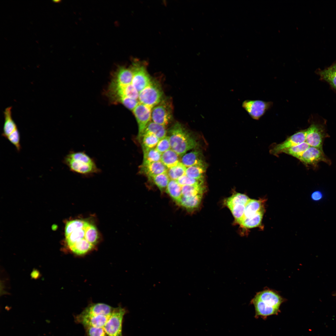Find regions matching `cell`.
I'll return each mask as SVG.
<instances>
[{
	"instance_id": "obj_29",
	"label": "cell",
	"mask_w": 336,
	"mask_h": 336,
	"mask_svg": "<svg viewBox=\"0 0 336 336\" xmlns=\"http://www.w3.org/2000/svg\"><path fill=\"white\" fill-rule=\"evenodd\" d=\"M206 164L198 165L187 167L185 175L197 180H203V175L206 168Z\"/></svg>"
},
{
	"instance_id": "obj_30",
	"label": "cell",
	"mask_w": 336,
	"mask_h": 336,
	"mask_svg": "<svg viewBox=\"0 0 336 336\" xmlns=\"http://www.w3.org/2000/svg\"><path fill=\"white\" fill-rule=\"evenodd\" d=\"M250 199L246 195L240 193H236L225 199L224 204L228 208L238 204L245 205Z\"/></svg>"
},
{
	"instance_id": "obj_31",
	"label": "cell",
	"mask_w": 336,
	"mask_h": 336,
	"mask_svg": "<svg viewBox=\"0 0 336 336\" xmlns=\"http://www.w3.org/2000/svg\"><path fill=\"white\" fill-rule=\"evenodd\" d=\"M143 154L142 163H148L161 161V154L156 148L142 149Z\"/></svg>"
},
{
	"instance_id": "obj_40",
	"label": "cell",
	"mask_w": 336,
	"mask_h": 336,
	"mask_svg": "<svg viewBox=\"0 0 336 336\" xmlns=\"http://www.w3.org/2000/svg\"><path fill=\"white\" fill-rule=\"evenodd\" d=\"M176 181L181 186L204 184L203 180L193 179L188 177L185 175L179 178Z\"/></svg>"
},
{
	"instance_id": "obj_7",
	"label": "cell",
	"mask_w": 336,
	"mask_h": 336,
	"mask_svg": "<svg viewBox=\"0 0 336 336\" xmlns=\"http://www.w3.org/2000/svg\"><path fill=\"white\" fill-rule=\"evenodd\" d=\"M326 137L324 127L320 124L314 123L306 129V142L310 147L322 150L323 140Z\"/></svg>"
},
{
	"instance_id": "obj_45",
	"label": "cell",
	"mask_w": 336,
	"mask_h": 336,
	"mask_svg": "<svg viewBox=\"0 0 336 336\" xmlns=\"http://www.w3.org/2000/svg\"><path fill=\"white\" fill-rule=\"evenodd\" d=\"M323 194L321 192L319 191H314L311 195V198L314 201H317L322 198Z\"/></svg>"
},
{
	"instance_id": "obj_41",
	"label": "cell",
	"mask_w": 336,
	"mask_h": 336,
	"mask_svg": "<svg viewBox=\"0 0 336 336\" xmlns=\"http://www.w3.org/2000/svg\"><path fill=\"white\" fill-rule=\"evenodd\" d=\"M6 138L14 145L18 152L20 151L21 149L20 135L18 128L9 135Z\"/></svg>"
},
{
	"instance_id": "obj_24",
	"label": "cell",
	"mask_w": 336,
	"mask_h": 336,
	"mask_svg": "<svg viewBox=\"0 0 336 336\" xmlns=\"http://www.w3.org/2000/svg\"><path fill=\"white\" fill-rule=\"evenodd\" d=\"M167 133L165 126L151 121L147 125L142 135L151 133L156 136L160 140L167 136Z\"/></svg>"
},
{
	"instance_id": "obj_37",
	"label": "cell",
	"mask_w": 336,
	"mask_h": 336,
	"mask_svg": "<svg viewBox=\"0 0 336 336\" xmlns=\"http://www.w3.org/2000/svg\"><path fill=\"white\" fill-rule=\"evenodd\" d=\"M85 238L89 243L95 246L98 239V233L96 227L88 223L85 229Z\"/></svg>"
},
{
	"instance_id": "obj_13",
	"label": "cell",
	"mask_w": 336,
	"mask_h": 336,
	"mask_svg": "<svg viewBox=\"0 0 336 336\" xmlns=\"http://www.w3.org/2000/svg\"><path fill=\"white\" fill-rule=\"evenodd\" d=\"M133 78L132 71L130 68L119 66L114 72L110 85L124 86L131 84Z\"/></svg>"
},
{
	"instance_id": "obj_34",
	"label": "cell",
	"mask_w": 336,
	"mask_h": 336,
	"mask_svg": "<svg viewBox=\"0 0 336 336\" xmlns=\"http://www.w3.org/2000/svg\"><path fill=\"white\" fill-rule=\"evenodd\" d=\"M310 147L305 141L284 151L282 152L299 159L305 152Z\"/></svg>"
},
{
	"instance_id": "obj_10",
	"label": "cell",
	"mask_w": 336,
	"mask_h": 336,
	"mask_svg": "<svg viewBox=\"0 0 336 336\" xmlns=\"http://www.w3.org/2000/svg\"><path fill=\"white\" fill-rule=\"evenodd\" d=\"M299 160L306 165L315 166H316L321 161L330 164V161L325 156L323 150L310 146L305 152Z\"/></svg>"
},
{
	"instance_id": "obj_12",
	"label": "cell",
	"mask_w": 336,
	"mask_h": 336,
	"mask_svg": "<svg viewBox=\"0 0 336 336\" xmlns=\"http://www.w3.org/2000/svg\"><path fill=\"white\" fill-rule=\"evenodd\" d=\"M111 314L93 315H83L80 313L75 316V321L77 324H82L84 327L91 326L102 328L105 325Z\"/></svg>"
},
{
	"instance_id": "obj_32",
	"label": "cell",
	"mask_w": 336,
	"mask_h": 336,
	"mask_svg": "<svg viewBox=\"0 0 336 336\" xmlns=\"http://www.w3.org/2000/svg\"><path fill=\"white\" fill-rule=\"evenodd\" d=\"M88 223L84 228L76 230L65 236L68 247L77 241L85 238V229Z\"/></svg>"
},
{
	"instance_id": "obj_20",
	"label": "cell",
	"mask_w": 336,
	"mask_h": 336,
	"mask_svg": "<svg viewBox=\"0 0 336 336\" xmlns=\"http://www.w3.org/2000/svg\"><path fill=\"white\" fill-rule=\"evenodd\" d=\"M12 109L11 106L8 107L4 112V121L2 135L6 138L18 128L12 117Z\"/></svg>"
},
{
	"instance_id": "obj_16",
	"label": "cell",
	"mask_w": 336,
	"mask_h": 336,
	"mask_svg": "<svg viewBox=\"0 0 336 336\" xmlns=\"http://www.w3.org/2000/svg\"><path fill=\"white\" fill-rule=\"evenodd\" d=\"M254 304L256 316L266 317L276 315L279 309L271 306L255 297L251 301Z\"/></svg>"
},
{
	"instance_id": "obj_14",
	"label": "cell",
	"mask_w": 336,
	"mask_h": 336,
	"mask_svg": "<svg viewBox=\"0 0 336 336\" xmlns=\"http://www.w3.org/2000/svg\"><path fill=\"white\" fill-rule=\"evenodd\" d=\"M254 297L273 307L279 309L283 299L275 292L266 290L257 293Z\"/></svg>"
},
{
	"instance_id": "obj_42",
	"label": "cell",
	"mask_w": 336,
	"mask_h": 336,
	"mask_svg": "<svg viewBox=\"0 0 336 336\" xmlns=\"http://www.w3.org/2000/svg\"><path fill=\"white\" fill-rule=\"evenodd\" d=\"M84 327L85 330V336H107L102 328L91 326Z\"/></svg>"
},
{
	"instance_id": "obj_2",
	"label": "cell",
	"mask_w": 336,
	"mask_h": 336,
	"mask_svg": "<svg viewBox=\"0 0 336 336\" xmlns=\"http://www.w3.org/2000/svg\"><path fill=\"white\" fill-rule=\"evenodd\" d=\"M170 148L180 156H182L188 151L197 145L196 139L180 123L177 122L167 133Z\"/></svg>"
},
{
	"instance_id": "obj_1",
	"label": "cell",
	"mask_w": 336,
	"mask_h": 336,
	"mask_svg": "<svg viewBox=\"0 0 336 336\" xmlns=\"http://www.w3.org/2000/svg\"><path fill=\"white\" fill-rule=\"evenodd\" d=\"M63 161L71 171L82 176H92L101 171L95 160L84 151H70Z\"/></svg>"
},
{
	"instance_id": "obj_25",
	"label": "cell",
	"mask_w": 336,
	"mask_h": 336,
	"mask_svg": "<svg viewBox=\"0 0 336 336\" xmlns=\"http://www.w3.org/2000/svg\"><path fill=\"white\" fill-rule=\"evenodd\" d=\"M94 246L84 238L77 241L69 248L75 254L82 255L90 251Z\"/></svg>"
},
{
	"instance_id": "obj_39",
	"label": "cell",
	"mask_w": 336,
	"mask_h": 336,
	"mask_svg": "<svg viewBox=\"0 0 336 336\" xmlns=\"http://www.w3.org/2000/svg\"><path fill=\"white\" fill-rule=\"evenodd\" d=\"M245 208V205L243 204H236L229 208L236 222L239 224L243 218Z\"/></svg>"
},
{
	"instance_id": "obj_23",
	"label": "cell",
	"mask_w": 336,
	"mask_h": 336,
	"mask_svg": "<svg viewBox=\"0 0 336 336\" xmlns=\"http://www.w3.org/2000/svg\"><path fill=\"white\" fill-rule=\"evenodd\" d=\"M179 156L171 149L161 154V161L168 169L176 166L180 162Z\"/></svg>"
},
{
	"instance_id": "obj_21",
	"label": "cell",
	"mask_w": 336,
	"mask_h": 336,
	"mask_svg": "<svg viewBox=\"0 0 336 336\" xmlns=\"http://www.w3.org/2000/svg\"><path fill=\"white\" fill-rule=\"evenodd\" d=\"M203 194H199L190 197L182 196L177 202L181 206L187 210L192 211L197 209L202 200Z\"/></svg>"
},
{
	"instance_id": "obj_5",
	"label": "cell",
	"mask_w": 336,
	"mask_h": 336,
	"mask_svg": "<svg viewBox=\"0 0 336 336\" xmlns=\"http://www.w3.org/2000/svg\"><path fill=\"white\" fill-rule=\"evenodd\" d=\"M130 68L133 73L131 84L139 93L149 85L152 80L144 64L139 61L134 60Z\"/></svg>"
},
{
	"instance_id": "obj_8",
	"label": "cell",
	"mask_w": 336,
	"mask_h": 336,
	"mask_svg": "<svg viewBox=\"0 0 336 336\" xmlns=\"http://www.w3.org/2000/svg\"><path fill=\"white\" fill-rule=\"evenodd\" d=\"M272 103L261 100H247L242 106L253 119L259 120L271 107Z\"/></svg>"
},
{
	"instance_id": "obj_38",
	"label": "cell",
	"mask_w": 336,
	"mask_h": 336,
	"mask_svg": "<svg viewBox=\"0 0 336 336\" xmlns=\"http://www.w3.org/2000/svg\"><path fill=\"white\" fill-rule=\"evenodd\" d=\"M88 223L86 221L78 219L67 222L65 229V236L76 230L84 228Z\"/></svg>"
},
{
	"instance_id": "obj_35",
	"label": "cell",
	"mask_w": 336,
	"mask_h": 336,
	"mask_svg": "<svg viewBox=\"0 0 336 336\" xmlns=\"http://www.w3.org/2000/svg\"><path fill=\"white\" fill-rule=\"evenodd\" d=\"M141 139L142 149L155 148L160 140L156 136L151 133L143 134Z\"/></svg>"
},
{
	"instance_id": "obj_17",
	"label": "cell",
	"mask_w": 336,
	"mask_h": 336,
	"mask_svg": "<svg viewBox=\"0 0 336 336\" xmlns=\"http://www.w3.org/2000/svg\"><path fill=\"white\" fill-rule=\"evenodd\" d=\"M114 308L105 303H91L85 308L81 313L87 315H109L112 313Z\"/></svg>"
},
{
	"instance_id": "obj_28",
	"label": "cell",
	"mask_w": 336,
	"mask_h": 336,
	"mask_svg": "<svg viewBox=\"0 0 336 336\" xmlns=\"http://www.w3.org/2000/svg\"><path fill=\"white\" fill-rule=\"evenodd\" d=\"M181 187L176 180H170L166 191L173 199L177 202L182 196Z\"/></svg>"
},
{
	"instance_id": "obj_18",
	"label": "cell",
	"mask_w": 336,
	"mask_h": 336,
	"mask_svg": "<svg viewBox=\"0 0 336 336\" xmlns=\"http://www.w3.org/2000/svg\"><path fill=\"white\" fill-rule=\"evenodd\" d=\"M180 162L186 167L198 165H205L202 152L198 150L185 154L182 156Z\"/></svg>"
},
{
	"instance_id": "obj_33",
	"label": "cell",
	"mask_w": 336,
	"mask_h": 336,
	"mask_svg": "<svg viewBox=\"0 0 336 336\" xmlns=\"http://www.w3.org/2000/svg\"><path fill=\"white\" fill-rule=\"evenodd\" d=\"M186 168L180 162L176 166L168 168L166 173L170 180H176L180 177L185 175Z\"/></svg>"
},
{
	"instance_id": "obj_3",
	"label": "cell",
	"mask_w": 336,
	"mask_h": 336,
	"mask_svg": "<svg viewBox=\"0 0 336 336\" xmlns=\"http://www.w3.org/2000/svg\"><path fill=\"white\" fill-rule=\"evenodd\" d=\"M124 308H114L106 324L102 328L107 336H123L122 324L124 316L127 313Z\"/></svg>"
},
{
	"instance_id": "obj_22",
	"label": "cell",
	"mask_w": 336,
	"mask_h": 336,
	"mask_svg": "<svg viewBox=\"0 0 336 336\" xmlns=\"http://www.w3.org/2000/svg\"><path fill=\"white\" fill-rule=\"evenodd\" d=\"M264 202L261 199H250L245 205L243 219L251 217L260 211L264 209Z\"/></svg>"
},
{
	"instance_id": "obj_11",
	"label": "cell",
	"mask_w": 336,
	"mask_h": 336,
	"mask_svg": "<svg viewBox=\"0 0 336 336\" xmlns=\"http://www.w3.org/2000/svg\"><path fill=\"white\" fill-rule=\"evenodd\" d=\"M306 129L298 132L284 142L276 145L270 151L271 154L277 155L284 151L306 141Z\"/></svg>"
},
{
	"instance_id": "obj_26",
	"label": "cell",
	"mask_w": 336,
	"mask_h": 336,
	"mask_svg": "<svg viewBox=\"0 0 336 336\" xmlns=\"http://www.w3.org/2000/svg\"><path fill=\"white\" fill-rule=\"evenodd\" d=\"M264 212V209L260 211L251 217L244 218L240 225L248 229L259 226L261 223Z\"/></svg>"
},
{
	"instance_id": "obj_6",
	"label": "cell",
	"mask_w": 336,
	"mask_h": 336,
	"mask_svg": "<svg viewBox=\"0 0 336 336\" xmlns=\"http://www.w3.org/2000/svg\"><path fill=\"white\" fill-rule=\"evenodd\" d=\"M172 108L171 105L169 102L162 100L152 108L151 113L152 121L166 127L172 119Z\"/></svg>"
},
{
	"instance_id": "obj_9",
	"label": "cell",
	"mask_w": 336,
	"mask_h": 336,
	"mask_svg": "<svg viewBox=\"0 0 336 336\" xmlns=\"http://www.w3.org/2000/svg\"><path fill=\"white\" fill-rule=\"evenodd\" d=\"M152 109L140 102L133 110L138 126V138L141 140L147 125L151 121Z\"/></svg>"
},
{
	"instance_id": "obj_15",
	"label": "cell",
	"mask_w": 336,
	"mask_h": 336,
	"mask_svg": "<svg viewBox=\"0 0 336 336\" xmlns=\"http://www.w3.org/2000/svg\"><path fill=\"white\" fill-rule=\"evenodd\" d=\"M168 168L161 161L142 163L140 167V171L149 178L157 175L166 172Z\"/></svg>"
},
{
	"instance_id": "obj_4",
	"label": "cell",
	"mask_w": 336,
	"mask_h": 336,
	"mask_svg": "<svg viewBox=\"0 0 336 336\" xmlns=\"http://www.w3.org/2000/svg\"><path fill=\"white\" fill-rule=\"evenodd\" d=\"M163 93L159 85L152 81L150 84L139 93V102L152 109L163 100Z\"/></svg>"
},
{
	"instance_id": "obj_44",
	"label": "cell",
	"mask_w": 336,
	"mask_h": 336,
	"mask_svg": "<svg viewBox=\"0 0 336 336\" xmlns=\"http://www.w3.org/2000/svg\"><path fill=\"white\" fill-rule=\"evenodd\" d=\"M124 106L130 110H133L139 103L138 100H136L128 98L122 99L119 101Z\"/></svg>"
},
{
	"instance_id": "obj_27",
	"label": "cell",
	"mask_w": 336,
	"mask_h": 336,
	"mask_svg": "<svg viewBox=\"0 0 336 336\" xmlns=\"http://www.w3.org/2000/svg\"><path fill=\"white\" fill-rule=\"evenodd\" d=\"M203 184L185 185L181 187L182 196L190 197L203 194L205 190Z\"/></svg>"
},
{
	"instance_id": "obj_43",
	"label": "cell",
	"mask_w": 336,
	"mask_h": 336,
	"mask_svg": "<svg viewBox=\"0 0 336 336\" xmlns=\"http://www.w3.org/2000/svg\"><path fill=\"white\" fill-rule=\"evenodd\" d=\"M155 148L161 154L171 149L168 137L166 136L160 140Z\"/></svg>"
},
{
	"instance_id": "obj_36",
	"label": "cell",
	"mask_w": 336,
	"mask_h": 336,
	"mask_svg": "<svg viewBox=\"0 0 336 336\" xmlns=\"http://www.w3.org/2000/svg\"><path fill=\"white\" fill-rule=\"evenodd\" d=\"M152 180L155 184L161 191L166 190L170 180L166 172L149 178Z\"/></svg>"
},
{
	"instance_id": "obj_46",
	"label": "cell",
	"mask_w": 336,
	"mask_h": 336,
	"mask_svg": "<svg viewBox=\"0 0 336 336\" xmlns=\"http://www.w3.org/2000/svg\"><path fill=\"white\" fill-rule=\"evenodd\" d=\"M333 296H336V292L333 294Z\"/></svg>"
},
{
	"instance_id": "obj_19",
	"label": "cell",
	"mask_w": 336,
	"mask_h": 336,
	"mask_svg": "<svg viewBox=\"0 0 336 336\" xmlns=\"http://www.w3.org/2000/svg\"><path fill=\"white\" fill-rule=\"evenodd\" d=\"M316 73L321 80L327 82L336 89V60L330 66L324 69L317 70Z\"/></svg>"
}]
</instances>
